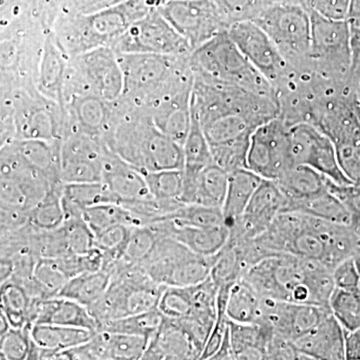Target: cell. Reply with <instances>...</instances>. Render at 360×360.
I'll use <instances>...</instances> for the list:
<instances>
[{
    "mask_svg": "<svg viewBox=\"0 0 360 360\" xmlns=\"http://www.w3.org/2000/svg\"><path fill=\"white\" fill-rule=\"evenodd\" d=\"M347 20L354 28H360V0H352Z\"/></svg>",
    "mask_w": 360,
    "mask_h": 360,
    "instance_id": "91938a15",
    "label": "cell"
},
{
    "mask_svg": "<svg viewBox=\"0 0 360 360\" xmlns=\"http://www.w3.org/2000/svg\"><path fill=\"white\" fill-rule=\"evenodd\" d=\"M110 281V272L104 269L84 272L68 279L56 296L68 298L90 307L103 297Z\"/></svg>",
    "mask_w": 360,
    "mask_h": 360,
    "instance_id": "e575fe53",
    "label": "cell"
},
{
    "mask_svg": "<svg viewBox=\"0 0 360 360\" xmlns=\"http://www.w3.org/2000/svg\"><path fill=\"white\" fill-rule=\"evenodd\" d=\"M191 65L198 77L276 96V89L239 51L227 30L194 49Z\"/></svg>",
    "mask_w": 360,
    "mask_h": 360,
    "instance_id": "ba28073f",
    "label": "cell"
},
{
    "mask_svg": "<svg viewBox=\"0 0 360 360\" xmlns=\"http://www.w3.org/2000/svg\"><path fill=\"white\" fill-rule=\"evenodd\" d=\"M144 1L148 4L149 8L160 9V7L167 4L169 0H144Z\"/></svg>",
    "mask_w": 360,
    "mask_h": 360,
    "instance_id": "6125c7cd",
    "label": "cell"
},
{
    "mask_svg": "<svg viewBox=\"0 0 360 360\" xmlns=\"http://www.w3.org/2000/svg\"><path fill=\"white\" fill-rule=\"evenodd\" d=\"M276 182L288 200H303L328 189L324 175L302 165H295Z\"/></svg>",
    "mask_w": 360,
    "mask_h": 360,
    "instance_id": "d590c367",
    "label": "cell"
},
{
    "mask_svg": "<svg viewBox=\"0 0 360 360\" xmlns=\"http://www.w3.org/2000/svg\"><path fill=\"white\" fill-rule=\"evenodd\" d=\"M163 220H168L176 225L194 227H212L225 224L221 208L186 203L160 221Z\"/></svg>",
    "mask_w": 360,
    "mask_h": 360,
    "instance_id": "f6af8a7d",
    "label": "cell"
},
{
    "mask_svg": "<svg viewBox=\"0 0 360 360\" xmlns=\"http://www.w3.org/2000/svg\"><path fill=\"white\" fill-rule=\"evenodd\" d=\"M295 165H307L340 186L354 184L338 161L335 143L309 123L302 122L290 127Z\"/></svg>",
    "mask_w": 360,
    "mask_h": 360,
    "instance_id": "ac0fdd59",
    "label": "cell"
},
{
    "mask_svg": "<svg viewBox=\"0 0 360 360\" xmlns=\"http://www.w3.org/2000/svg\"><path fill=\"white\" fill-rule=\"evenodd\" d=\"M288 198L274 180L262 179L246 207L245 213L229 229L233 240L253 239L266 231L285 210Z\"/></svg>",
    "mask_w": 360,
    "mask_h": 360,
    "instance_id": "d6986e66",
    "label": "cell"
},
{
    "mask_svg": "<svg viewBox=\"0 0 360 360\" xmlns=\"http://www.w3.org/2000/svg\"><path fill=\"white\" fill-rule=\"evenodd\" d=\"M65 134V110L37 86L1 94V146L25 139L61 141Z\"/></svg>",
    "mask_w": 360,
    "mask_h": 360,
    "instance_id": "8992f818",
    "label": "cell"
},
{
    "mask_svg": "<svg viewBox=\"0 0 360 360\" xmlns=\"http://www.w3.org/2000/svg\"><path fill=\"white\" fill-rule=\"evenodd\" d=\"M262 257L290 255L314 260L333 271L360 250L359 238L348 225L333 224L298 212L277 215L269 229L255 238Z\"/></svg>",
    "mask_w": 360,
    "mask_h": 360,
    "instance_id": "7a4b0ae2",
    "label": "cell"
},
{
    "mask_svg": "<svg viewBox=\"0 0 360 360\" xmlns=\"http://www.w3.org/2000/svg\"><path fill=\"white\" fill-rule=\"evenodd\" d=\"M229 336L234 356L238 360L266 359L267 348L274 333L260 323L229 321Z\"/></svg>",
    "mask_w": 360,
    "mask_h": 360,
    "instance_id": "4dcf8cb0",
    "label": "cell"
},
{
    "mask_svg": "<svg viewBox=\"0 0 360 360\" xmlns=\"http://www.w3.org/2000/svg\"><path fill=\"white\" fill-rule=\"evenodd\" d=\"M182 148L184 155V169L200 170L214 162L212 148L206 139L205 131L193 113L191 129Z\"/></svg>",
    "mask_w": 360,
    "mask_h": 360,
    "instance_id": "7bdbcfd3",
    "label": "cell"
},
{
    "mask_svg": "<svg viewBox=\"0 0 360 360\" xmlns=\"http://www.w3.org/2000/svg\"><path fill=\"white\" fill-rule=\"evenodd\" d=\"M309 11L311 45L307 68L329 79L347 82L352 66V26L347 20H333Z\"/></svg>",
    "mask_w": 360,
    "mask_h": 360,
    "instance_id": "7c38bea8",
    "label": "cell"
},
{
    "mask_svg": "<svg viewBox=\"0 0 360 360\" xmlns=\"http://www.w3.org/2000/svg\"><path fill=\"white\" fill-rule=\"evenodd\" d=\"M110 276L106 292L89 307L99 329L115 319L158 309L165 286L156 283L139 265L117 267Z\"/></svg>",
    "mask_w": 360,
    "mask_h": 360,
    "instance_id": "9c48e42d",
    "label": "cell"
},
{
    "mask_svg": "<svg viewBox=\"0 0 360 360\" xmlns=\"http://www.w3.org/2000/svg\"><path fill=\"white\" fill-rule=\"evenodd\" d=\"M290 125L276 117L260 125L250 137L246 168L262 179H281L295 165Z\"/></svg>",
    "mask_w": 360,
    "mask_h": 360,
    "instance_id": "4fadbf2b",
    "label": "cell"
},
{
    "mask_svg": "<svg viewBox=\"0 0 360 360\" xmlns=\"http://www.w3.org/2000/svg\"><path fill=\"white\" fill-rule=\"evenodd\" d=\"M253 21L266 32L288 65L295 70L307 68L311 16L307 7L274 2Z\"/></svg>",
    "mask_w": 360,
    "mask_h": 360,
    "instance_id": "8fae6325",
    "label": "cell"
},
{
    "mask_svg": "<svg viewBox=\"0 0 360 360\" xmlns=\"http://www.w3.org/2000/svg\"><path fill=\"white\" fill-rule=\"evenodd\" d=\"M158 11L193 51L229 28L213 0H169Z\"/></svg>",
    "mask_w": 360,
    "mask_h": 360,
    "instance_id": "9a60e30c",
    "label": "cell"
},
{
    "mask_svg": "<svg viewBox=\"0 0 360 360\" xmlns=\"http://www.w3.org/2000/svg\"><path fill=\"white\" fill-rule=\"evenodd\" d=\"M319 264L295 255H272L251 266L243 278L262 297L319 305L315 290Z\"/></svg>",
    "mask_w": 360,
    "mask_h": 360,
    "instance_id": "52a82bcc",
    "label": "cell"
},
{
    "mask_svg": "<svg viewBox=\"0 0 360 360\" xmlns=\"http://www.w3.org/2000/svg\"><path fill=\"white\" fill-rule=\"evenodd\" d=\"M63 227L71 255H84L96 248L94 233L84 219L65 220Z\"/></svg>",
    "mask_w": 360,
    "mask_h": 360,
    "instance_id": "816d5d0a",
    "label": "cell"
},
{
    "mask_svg": "<svg viewBox=\"0 0 360 360\" xmlns=\"http://www.w3.org/2000/svg\"><path fill=\"white\" fill-rule=\"evenodd\" d=\"M160 236L151 224L134 226L127 241L124 255L118 262L127 266L139 264L153 250Z\"/></svg>",
    "mask_w": 360,
    "mask_h": 360,
    "instance_id": "7dc6e473",
    "label": "cell"
},
{
    "mask_svg": "<svg viewBox=\"0 0 360 360\" xmlns=\"http://www.w3.org/2000/svg\"><path fill=\"white\" fill-rule=\"evenodd\" d=\"M359 104H360V94H359Z\"/></svg>",
    "mask_w": 360,
    "mask_h": 360,
    "instance_id": "03108f58",
    "label": "cell"
},
{
    "mask_svg": "<svg viewBox=\"0 0 360 360\" xmlns=\"http://www.w3.org/2000/svg\"><path fill=\"white\" fill-rule=\"evenodd\" d=\"M193 307L191 286H165L161 293L158 309L167 319L180 321L191 316Z\"/></svg>",
    "mask_w": 360,
    "mask_h": 360,
    "instance_id": "c3c4849f",
    "label": "cell"
},
{
    "mask_svg": "<svg viewBox=\"0 0 360 360\" xmlns=\"http://www.w3.org/2000/svg\"><path fill=\"white\" fill-rule=\"evenodd\" d=\"M30 326L25 328H11L0 338V359L2 360L28 359L32 338Z\"/></svg>",
    "mask_w": 360,
    "mask_h": 360,
    "instance_id": "f907efd6",
    "label": "cell"
},
{
    "mask_svg": "<svg viewBox=\"0 0 360 360\" xmlns=\"http://www.w3.org/2000/svg\"><path fill=\"white\" fill-rule=\"evenodd\" d=\"M149 191L160 202L180 200L184 191V169H165L144 174Z\"/></svg>",
    "mask_w": 360,
    "mask_h": 360,
    "instance_id": "ee69618b",
    "label": "cell"
},
{
    "mask_svg": "<svg viewBox=\"0 0 360 360\" xmlns=\"http://www.w3.org/2000/svg\"><path fill=\"white\" fill-rule=\"evenodd\" d=\"M246 267L236 246L226 243L221 250L213 255L210 278L217 288L233 285L243 278Z\"/></svg>",
    "mask_w": 360,
    "mask_h": 360,
    "instance_id": "60d3db41",
    "label": "cell"
},
{
    "mask_svg": "<svg viewBox=\"0 0 360 360\" xmlns=\"http://www.w3.org/2000/svg\"><path fill=\"white\" fill-rule=\"evenodd\" d=\"M262 179L248 168H241L229 174L226 196L222 206L224 222L229 229L243 217Z\"/></svg>",
    "mask_w": 360,
    "mask_h": 360,
    "instance_id": "f546056e",
    "label": "cell"
},
{
    "mask_svg": "<svg viewBox=\"0 0 360 360\" xmlns=\"http://www.w3.org/2000/svg\"><path fill=\"white\" fill-rule=\"evenodd\" d=\"M122 92V66L111 47H101L68 59L63 101L72 96H94L113 103Z\"/></svg>",
    "mask_w": 360,
    "mask_h": 360,
    "instance_id": "30bf717a",
    "label": "cell"
},
{
    "mask_svg": "<svg viewBox=\"0 0 360 360\" xmlns=\"http://www.w3.org/2000/svg\"><path fill=\"white\" fill-rule=\"evenodd\" d=\"M163 319L165 316L160 314V310L155 309L108 322L99 330L144 336L150 340L160 328Z\"/></svg>",
    "mask_w": 360,
    "mask_h": 360,
    "instance_id": "b9f144b4",
    "label": "cell"
},
{
    "mask_svg": "<svg viewBox=\"0 0 360 360\" xmlns=\"http://www.w3.org/2000/svg\"><path fill=\"white\" fill-rule=\"evenodd\" d=\"M82 219L94 234L115 225L143 226L141 220L134 213L117 203H106L85 208Z\"/></svg>",
    "mask_w": 360,
    "mask_h": 360,
    "instance_id": "ab89813d",
    "label": "cell"
},
{
    "mask_svg": "<svg viewBox=\"0 0 360 360\" xmlns=\"http://www.w3.org/2000/svg\"><path fill=\"white\" fill-rule=\"evenodd\" d=\"M191 54L117 53L123 72L120 99L139 110H146L170 92L193 85Z\"/></svg>",
    "mask_w": 360,
    "mask_h": 360,
    "instance_id": "5b68a950",
    "label": "cell"
},
{
    "mask_svg": "<svg viewBox=\"0 0 360 360\" xmlns=\"http://www.w3.org/2000/svg\"><path fill=\"white\" fill-rule=\"evenodd\" d=\"M222 18L231 26L240 21L255 20L272 0H213Z\"/></svg>",
    "mask_w": 360,
    "mask_h": 360,
    "instance_id": "681fc988",
    "label": "cell"
},
{
    "mask_svg": "<svg viewBox=\"0 0 360 360\" xmlns=\"http://www.w3.org/2000/svg\"><path fill=\"white\" fill-rule=\"evenodd\" d=\"M184 172L181 202L222 210L229 186V174L226 170L213 162L200 170Z\"/></svg>",
    "mask_w": 360,
    "mask_h": 360,
    "instance_id": "7402d4cb",
    "label": "cell"
},
{
    "mask_svg": "<svg viewBox=\"0 0 360 360\" xmlns=\"http://www.w3.org/2000/svg\"><path fill=\"white\" fill-rule=\"evenodd\" d=\"M227 32L253 68L276 89L290 66L266 32L252 20L233 23Z\"/></svg>",
    "mask_w": 360,
    "mask_h": 360,
    "instance_id": "e0dca14e",
    "label": "cell"
},
{
    "mask_svg": "<svg viewBox=\"0 0 360 360\" xmlns=\"http://www.w3.org/2000/svg\"><path fill=\"white\" fill-rule=\"evenodd\" d=\"M262 296L245 278L239 279L229 291L226 315L238 323H257L262 312Z\"/></svg>",
    "mask_w": 360,
    "mask_h": 360,
    "instance_id": "8d00e7d4",
    "label": "cell"
},
{
    "mask_svg": "<svg viewBox=\"0 0 360 360\" xmlns=\"http://www.w3.org/2000/svg\"><path fill=\"white\" fill-rule=\"evenodd\" d=\"M151 225H153L160 236L174 238L193 252L206 257H213L224 248L231 232L226 224L212 227H194L176 225L168 220H163Z\"/></svg>",
    "mask_w": 360,
    "mask_h": 360,
    "instance_id": "4316f807",
    "label": "cell"
},
{
    "mask_svg": "<svg viewBox=\"0 0 360 360\" xmlns=\"http://www.w3.org/2000/svg\"><path fill=\"white\" fill-rule=\"evenodd\" d=\"M191 111L210 148L250 143L260 125L279 117L276 96L194 77Z\"/></svg>",
    "mask_w": 360,
    "mask_h": 360,
    "instance_id": "6da1fadb",
    "label": "cell"
},
{
    "mask_svg": "<svg viewBox=\"0 0 360 360\" xmlns=\"http://www.w3.org/2000/svg\"><path fill=\"white\" fill-rule=\"evenodd\" d=\"M30 322L32 324H56L98 331V322L89 307L61 296L34 300Z\"/></svg>",
    "mask_w": 360,
    "mask_h": 360,
    "instance_id": "484cf974",
    "label": "cell"
},
{
    "mask_svg": "<svg viewBox=\"0 0 360 360\" xmlns=\"http://www.w3.org/2000/svg\"><path fill=\"white\" fill-rule=\"evenodd\" d=\"M345 359L360 360V328L345 331Z\"/></svg>",
    "mask_w": 360,
    "mask_h": 360,
    "instance_id": "6f0895ef",
    "label": "cell"
},
{
    "mask_svg": "<svg viewBox=\"0 0 360 360\" xmlns=\"http://www.w3.org/2000/svg\"><path fill=\"white\" fill-rule=\"evenodd\" d=\"M117 196L120 205L155 200L143 172L115 155L110 148L103 163V180Z\"/></svg>",
    "mask_w": 360,
    "mask_h": 360,
    "instance_id": "603a6c76",
    "label": "cell"
},
{
    "mask_svg": "<svg viewBox=\"0 0 360 360\" xmlns=\"http://www.w3.org/2000/svg\"><path fill=\"white\" fill-rule=\"evenodd\" d=\"M124 0H63L60 11L65 13L87 14L116 6Z\"/></svg>",
    "mask_w": 360,
    "mask_h": 360,
    "instance_id": "11a10c76",
    "label": "cell"
},
{
    "mask_svg": "<svg viewBox=\"0 0 360 360\" xmlns=\"http://www.w3.org/2000/svg\"><path fill=\"white\" fill-rule=\"evenodd\" d=\"M0 292V311L6 315L11 328H25L32 326L30 314L34 300L25 286L13 279H8L1 283Z\"/></svg>",
    "mask_w": 360,
    "mask_h": 360,
    "instance_id": "74e56055",
    "label": "cell"
},
{
    "mask_svg": "<svg viewBox=\"0 0 360 360\" xmlns=\"http://www.w3.org/2000/svg\"><path fill=\"white\" fill-rule=\"evenodd\" d=\"M63 184L52 187L49 193L30 212V224L35 229L54 231L65 222L63 205Z\"/></svg>",
    "mask_w": 360,
    "mask_h": 360,
    "instance_id": "f35d334b",
    "label": "cell"
},
{
    "mask_svg": "<svg viewBox=\"0 0 360 360\" xmlns=\"http://www.w3.org/2000/svg\"><path fill=\"white\" fill-rule=\"evenodd\" d=\"M110 131L108 148L141 172L184 169L182 146L160 131L144 111L118 99Z\"/></svg>",
    "mask_w": 360,
    "mask_h": 360,
    "instance_id": "3957f363",
    "label": "cell"
},
{
    "mask_svg": "<svg viewBox=\"0 0 360 360\" xmlns=\"http://www.w3.org/2000/svg\"><path fill=\"white\" fill-rule=\"evenodd\" d=\"M91 329L56 326V324H32L30 335L39 347L58 352L84 345L96 335Z\"/></svg>",
    "mask_w": 360,
    "mask_h": 360,
    "instance_id": "836d02e7",
    "label": "cell"
},
{
    "mask_svg": "<svg viewBox=\"0 0 360 360\" xmlns=\"http://www.w3.org/2000/svg\"><path fill=\"white\" fill-rule=\"evenodd\" d=\"M293 342L307 360L345 359V331L333 314Z\"/></svg>",
    "mask_w": 360,
    "mask_h": 360,
    "instance_id": "d4e9b609",
    "label": "cell"
},
{
    "mask_svg": "<svg viewBox=\"0 0 360 360\" xmlns=\"http://www.w3.org/2000/svg\"><path fill=\"white\" fill-rule=\"evenodd\" d=\"M329 307L345 331L360 328V293L335 288Z\"/></svg>",
    "mask_w": 360,
    "mask_h": 360,
    "instance_id": "bcb514c9",
    "label": "cell"
},
{
    "mask_svg": "<svg viewBox=\"0 0 360 360\" xmlns=\"http://www.w3.org/2000/svg\"><path fill=\"white\" fill-rule=\"evenodd\" d=\"M233 349H232L231 336H229V326L227 328L226 333H225L224 341L220 345L219 349L217 350V354L213 355L212 360H234Z\"/></svg>",
    "mask_w": 360,
    "mask_h": 360,
    "instance_id": "680465c9",
    "label": "cell"
},
{
    "mask_svg": "<svg viewBox=\"0 0 360 360\" xmlns=\"http://www.w3.org/2000/svg\"><path fill=\"white\" fill-rule=\"evenodd\" d=\"M68 59L56 44L52 32L47 33L37 72V87L44 96L56 101L63 108Z\"/></svg>",
    "mask_w": 360,
    "mask_h": 360,
    "instance_id": "83f0119b",
    "label": "cell"
},
{
    "mask_svg": "<svg viewBox=\"0 0 360 360\" xmlns=\"http://www.w3.org/2000/svg\"><path fill=\"white\" fill-rule=\"evenodd\" d=\"M202 352L179 322L165 317L160 328L149 340L142 359H200Z\"/></svg>",
    "mask_w": 360,
    "mask_h": 360,
    "instance_id": "cb8c5ba5",
    "label": "cell"
},
{
    "mask_svg": "<svg viewBox=\"0 0 360 360\" xmlns=\"http://www.w3.org/2000/svg\"><path fill=\"white\" fill-rule=\"evenodd\" d=\"M111 49L116 53L189 56L191 45L158 9H150L118 37Z\"/></svg>",
    "mask_w": 360,
    "mask_h": 360,
    "instance_id": "5bb4252c",
    "label": "cell"
},
{
    "mask_svg": "<svg viewBox=\"0 0 360 360\" xmlns=\"http://www.w3.org/2000/svg\"><path fill=\"white\" fill-rule=\"evenodd\" d=\"M110 148L103 139L72 132L60 144L61 180L84 184L103 180V163Z\"/></svg>",
    "mask_w": 360,
    "mask_h": 360,
    "instance_id": "2e32d148",
    "label": "cell"
},
{
    "mask_svg": "<svg viewBox=\"0 0 360 360\" xmlns=\"http://www.w3.org/2000/svg\"><path fill=\"white\" fill-rule=\"evenodd\" d=\"M354 91L360 94V28L352 27V66L347 79Z\"/></svg>",
    "mask_w": 360,
    "mask_h": 360,
    "instance_id": "9f6ffc18",
    "label": "cell"
},
{
    "mask_svg": "<svg viewBox=\"0 0 360 360\" xmlns=\"http://www.w3.org/2000/svg\"><path fill=\"white\" fill-rule=\"evenodd\" d=\"M283 212H298L333 222V224L348 225L352 224V212L347 205L331 191H322L310 198L298 200H288Z\"/></svg>",
    "mask_w": 360,
    "mask_h": 360,
    "instance_id": "1f68e13d",
    "label": "cell"
},
{
    "mask_svg": "<svg viewBox=\"0 0 360 360\" xmlns=\"http://www.w3.org/2000/svg\"><path fill=\"white\" fill-rule=\"evenodd\" d=\"M193 89V84L175 90L161 97L146 110H141L160 131L180 146H184L191 129Z\"/></svg>",
    "mask_w": 360,
    "mask_h": 360,
    "instance_id": "44dd1931",
    "label": "cell"
},
{
    "mask_svg": "<svg viewBox=\"0 0 360 360\" xmlns=\"http://www.w3.org/2000/svg\"><path fill=\"white\" fill-rule=\"evenodd\" d=\"M150 9L144 0H124L96 13L59 11L51 32L63 53L75 58L101 47H112L118 37Z\"/></svg>",
    "mask_w": 360,
    "mask_h": 360,
    "instance_id": "277c9868",
    "label": "cell"
},
{
    "mask_svg": "<svg viewBox=\"0 0 360 360\" xmlns=\"http://www.w3.org/2000/svg\"><path fill=\"white\" fill-rule=\"evenodd\" d=\"M335 286L341 290H356L359 288V272L354 257L340 262L333 270Z\"/></svg>",
    "mask_w": 360,
    "mask_h": 360,
    "instance_id": "f5cc1de1",
    "label": "cell"
},
{
    "mask_svg": "<svg viewBox=\"0 0 360 360\" xmlns=\"http://www.w3.org/2000/svg\"><path fill=\"white\" fill-rule=\"evenodd\" d=\"M11 328V323L7 321L6 315H4V312L0 311V338L6 335Z\"/></svg>",
    "mask_w": 360,
    "mask_h": 360,
    "instance_id": "94428289",
    "label": "cell"
},
{
    "mask_svg": "<svg viewBox=\"0 0 360 360\" xmlns=\"http://www.w3.org/2000/svg\"><path fill=\"white\" fill-rule=\"evenodd\" d=\"M120 201L103 181L63 184V205L65 220L82 219L85 208Z\"/></svg>",
    "mask_w": 360,
    "mask_h": 360,
    "instance_id": "f1b7e54d",
    "label": "cell"
},
{
    "mask_svg": "<svg viewBox=\"0 0 360 360\" xmlns=\"http://www.w3.org/2000/svg\"><path fill=\"white\" fill-rule=\"evenodd\" d=\"M13 142L23 158L52 184H63L60 167L61 141L25 139Z\"/></svg>",
    "mask_w": 360,
    "mask_h": 360,
    "instance_id": "d6a6232c",
    "label": "cell"
},
{
    "mask_svg": "<svg viewBox=\"0 0 360 360\" xmlns=\"http://www.w3.org/2000/svg\"><path fill=\"white\" fill-rule=\"evenodd\" d=\"M352 0H309L307 8L333 20H347Z\"/></svg>",
    "mask_w": 360,
    "mask_h": 360,
    "instance_id": "db71d44e",
    "label": "cell"
},
{
    "mask_svg": "<svg viewBox=\"0 0 360 360\" xmlns=\"http://www.w3.org/2000/svg\"><path fill=\"white\" fill-rule=\"evenodd\" d=\"M115 103L94 96L68 97L63 101L65 136L72 132H82L104 141L115 117Z\"/></svg>",
    "mask_w": 360,
    "mask_h": 360,
    "instance_id": "ffe728a7",
    "label": "cell"
},
{
    "mask_svg": "<svg viewBox=\"0 0 360 360\" xmlns=\"http://www.w3.org/2000/svg\"><path fill=\"white\" fill-rule=\"evenodd\" d=\"M307 1L309 0H272V2H279V4H300L307 7Z\"/></svg>",
    "mask_w": 360,
    "mask_h": 360,
    "instance_id": "be15d7a7",
    "label": "cell"
},
{
    "mask_svg": "<svg viewBox=\"0 0 360 360\" xmlns=\"http://www.w3.org/2000/svg\"><path fill=\"white\" fill-rule=\"evenodd\" d=\"M350 226H352V229H354L355 236H356L357 238H359L360 243V219H354Z\"/></svg>",
    "mask_w": 360,
    "mask_h": 360,
    "instance_id": "e7e4bbea",
    "label": "cell"
}]
</instances>
